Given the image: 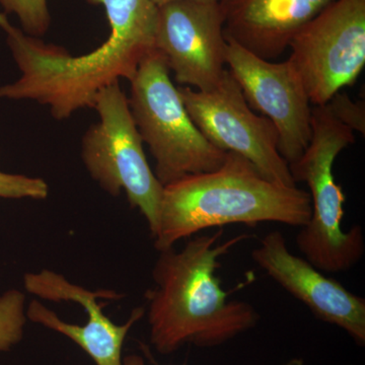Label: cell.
Instances as JSON below:
<instances>
[{"label": "cell", "mask_w": 365, "mask_h": 365, "mask_svg": "<svg viewBox=\"0 0 365 365\" xmlns=\"http://www.w3.org/2000/svg\"><path fill=\"white\" fill-rule=\"evenodd\" d=\"M309 145L289 165L295 182H306L312 215L300 227L295 242L304 259L325 273L349 270L364 257L365 245L359 225L342 228L346 197L335 181L333 165L339 153L355 143L354 131L340 122L328 106H313Z\"/></svg>", "instance_id": "cell-4"}, {"label": "cell", "mask_w": 365, "mask_h": 365, "mask_svg": "<svg viewBox=\"0 0 365 365\" xmlns=\"http://www.w3.org/2000/svg\"><path fill=\"white\" fill-rule=\"evenodd\" d=\"M130 85L132 117L163 186L222 167L227 153L209 143L192 121L162 53L153 50L143 59Z\"/></svg>", "instance_id": "cell-5"}, {"label": "cell", "mask_w": 365, "mask_h": 365, "mask_svg": "<svg viewBox=\"0 0 365 365\" xmlns=\"http://www.w3.org/2000/svg\"><path fill=\"white\" fill-rule=\"evenodd\" d=\"M158 7L165 6L170 2L177 1V0H151ZM194 1L203 2V4H218L220 0H194Z\"/></svg>", "instance_id": "cell-19"}, {"label": "cell", "mask_w": 365, "mask_h": 365, "mask_svg": "<svg viewBox=\"0 0 365 365\" xmlns=\"http://www.w3.org/2000/svg\"><path fill=\"white\" fill-rule=\"evenodd\" d=\"M227 41V71L250 107L272 122L281 157L292 165L306 150L312 135L313 106L299 72L288 59L274 63L235 41Z\"/></svg>", "instance_id": "cell-10"}, {"label": "cell", "mask_w": 365, "mask_h": 365, "mask_svg": "<svg viewBox=\"0 0 365 365\" xmlns=\"http://www.w3.org/2000/svg\"><path fill=\"white\" fill-rule=\"evenodd\" d=\"M227 46L220 4L177 0L158 7L155 49L181 85L215 88L227 69Z\"/></svg>", "instance_id": "cell-11"}, {"label": "cell", "mask_w": 365, "mask_h": 365, "mask_svg": "<svg viewBox=\"0 0 365 365\" xmlns=\"http://www.w3.org/2000/svg\"><path fill=\"white\" fill-rule=\"evenodd\" d=\"M223 228L192 237L181 250L158 252L155 287L145 292L151 345L163 355L185 345L212 348L255 328L260 314L249 302L228 299L217 270L220 259L250 235L222 242Z\"/></svg>", "instance_id": "cell-2"}, {"label": "cell", "mask_w": 365, "mask_h": 365, "mask_svg": "<svg viewBox=\"0 0 365 365\" xmlns=\"http://www.w3.org/2000/svg\"><path fill=\"white\" fill-rule=\"evenodd\" d=\"M312 215L311 196L263 176L247 158L227 153L217 170L190 175L163 186L153 245L158 252L181 240L225 225L277 222L302 227Z\"/></svg>", "instance_id": "cell-3"}, {"label": "cell", "mask_w": 365, "mask_h": 365, "mask_svg": "<svg viewBox=\"0 0 365 365\" xmlns=\"http://www.w3.org/2000/svg\"><path fill=\"white\" fill-rule=\"evenodd\" d=\"M29 294L52 302H74L85 309V325L67 323L39 300H32L26 309L28 321L61 334L79 346L96 365H123V346L129 331L145 316V307H137L128 319L118 325L104 314L103 307L125 295L115 290H90L72 283L62 274L42 269L24 276Z\"/></svg>", "instance_id": "cell-9"}, {"label": "cell", "mask_w": 365, "mask_h": 365, "mask_svg": "<svg viewBox=\"0 0 365 365\" xmlns=\"http://www.w3.org/2000/svg\"><path fill=\"white\" fill-rule=\"evenodd\" d=\"M93 109L98 121L81 138V155L86 172L109 195L119 197L124 192L131 207L145 218L153 237L163 186L148 162L128 97L120 83L101 91Z\"/></svg>", "instance_id": "cell-6"}, {"label": "cell", "mask_w": 365, "mask_h": 365, "mask_svg": "<svg viewBox=\"0 0 365 365\" xmlns=\"http://www.w3.org/2000/svg\"><path fill=\"white\" fill-rule=\"evenodd\" d=\"M179 91L192 121L209 143L247 158L270 181L297 186L289 165L278 150L275 126L252 110L227 68L211 90L184 86Z\"/></svg>", "instance_id": "cell-8"}, {"label": "cell", "mask_w": 365, "mask_h": 365, "mask_svg": "<svg viewBox=\"0 0 365 365\" xmlns=\"http://www.w3.org/2000/svg\"><path fill=\"white\" fill-rule=\"evenodd\" d=\"M335 0H220L227 39L272 61L300 29Z\"/></svg>", "instance_id": "cell-13"}, {"label": "cell", "mask_w": 365, "mask_h": 365, "mask_svg": "<svg viewBox=\"0 0 365 365\" xmlns=\"http://www.w3.org/2000/svg\"><path fill=\"white\" fill-rule=\"evenodd\" d=\"M289 60L312 106L354 85L365 66V0H335L295 34Z\"/></svg>", "instance_id": "cell-7"}, {"label": "cell", "mask_w": 365, "mask_h": 365, "mask_svg": "<svg viewBox=\"0 0 365 365\" xmlns=\"http://www.w3.org/2000/svg\"><path fill=\"white\" fill-rule=\"evenodd\" d=\"M104 7L110 34L100 47L81 56L26 35L0 11V29L16 66L18 81L0 86V100L35 101L62 121L93 108L107 86L130 81L155 50L158 7L151 0H86Z\"/></svg>", "instance_id": "cell-1"}, {"label": "cell", "mask_w": 365, "mask_h": 365, "mask_svg": "<svg viewBox=\"0 0 365 365\" xmlns=\"http://www.w3.org/2000/svg\"><path fill=\"white\" fill-rule=\"evenodd\" d=\"M4 14H14L26 35L42 38L51 26L48 0H0Z\"/></svg>", "instance_id": "cell-15"}, {"label": "cell", "mask_w": 365, "mask_h": 365, "mask_svg": "<svg viewBox=\"0 0 365 365\" xmlns=\"http://www.w3.org/2000/svg\"><path fill=\"white\" fill-rule=\"evenodd\" d=\"M123 365H145V362H144L143 357L140 355L128 354L123 356Z\"/></svg>", "instance_id": "cell-18"}, {"label": "cell", "mask_w": 365, "mask_h": 365, "mask_svg": "<svg viewBox=\"0 0 365 365\" xmlns=\"http://www.w3.org/2000/svg\"><path fill=\"white\" fill-rule=\"evenodd\" d=\"M284 365H306L304 364V359H292L287 362Z\"/></svg>", "instance_id": "cell-20"}, {"label": "cell", "mask_w": 365, "mask_h": 365, "mask_svg": "<svg viewBox=\"0 0 365 365\" xmlns=\"http://www.w3.org/2000/svg\"><path fill=\"white\" fill-rule=\"evenodd\" d=\"M252 257L271 279L304 304L317 319L339 327L357 345H365L364 297L326 276L307 259L292 254L282 232H269Z\"/></svg>", "instance_id": "cell-12"}, {"label": "cell", "mask_w": 365, "mask_h": 365, "mask_svg": "<svg viewBox=\"0 0 365 365\" xmlns=\"http://www.w3.org/2000/svg\"><path fill=\"white\" fill-rule=\"evenodd\" d=\"M334 116L353 131L364 135L365 111L364 103H354L346 93H338L327 104Z\"/></svg>", "instance_id": "cell-17"}, {"label": "cell", "mask_w": 365, "mask_h": 365, "mask_svg": "<svg viewBox=\"0 0 365 365\" xmlns=\"http://www.w3.org/2000/svg\"><path fill=\"white\" fill-rule=\"evenodd\" d=\"M26 309V295L21 290L9 289L0 295V352L9 351L23 340Z\"/></svg>", "instance_id": "cell-14"}, {"label": "cell", "mask_w": 365, "mask_h": 365, "mask_svg": "<svg viewBox=\"0 0 365 365\" xmlns=\"http://www.w3.org/2000/svg\"><path fill=\"white\" fill-rule=\"evenodd\" d=\"M49 185L42 178L0 172V198L44 200Z\"/></svg>", "instance_id": "cell-16"}]
</instances>
